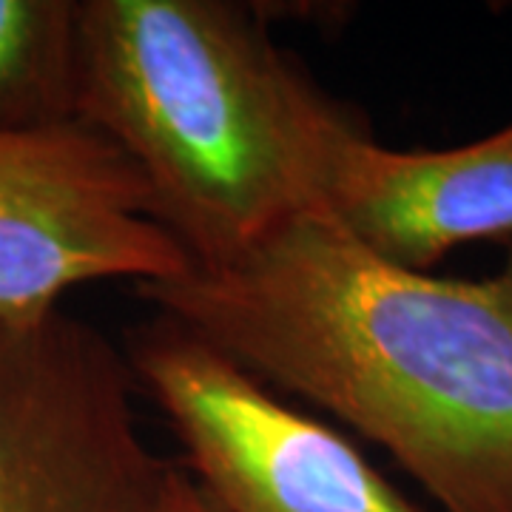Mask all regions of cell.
I'll return each instance as SVG.
<instances>
[{"label":"cell","instance_id":"3957f363","mask_svg":"<svg viewBox=\"0 0 512 512\" xmlns=\"http://www.w3.org/2000/svg\"><path fill=\"white\" fill-rule=\"evenodd\" d=\"M126 359L217 512H421L353 441L180 322L154 313Z\"/></svg>","mask_w":512,"mask_h":512},{"label":"cell","instance_id":"52a82bcc","mask_svg":"<svg viewBox=\"0 0 512 512\" xmlns=\"http://www.w3.org/2000/svg\"><path fill=\"white\" fill-rule=\"evenodd\" d=\"M80 0H0V126L74 120Z\"/></svg>","mask_w":512,"mask_h":512},{"label":"cell","instance_id":"8992f818","mask_svg":"<svg viewBox=\"0 0 512 512\" xmlns=\"http://www.w3.org/2000/svg\"><path fill=\"white\" fill-rule=\"evenodd\" d=\"M325 211L370 254L424 274L461 245L512 239V120L473 143L421 151L356 128L333 154Z\"/></svg>","mask_w":512,"mask_h":512},{"label":"cell","instance_id":"5b68a950","mask_svg":"<svg viewBox=\"0 0 512 512\" xmlns=\"http://www.w3.org/2000/svg\"><path fill=\"white\" fill-rule=\"evenodd\" d=\"M143 177L80 120L0 126V319L60 311L74 288H134L191 271Z\"/></svg>","mask_w":512,"mask_h":512},{"label":"cell","instance_id":"ba28073f","mask_svg":"<svg viewBox=\"0 0 512 512\" xmlns=\"http://www.w3.org/2000/svg\"><path fill=\"white\" fill-rule=\"evenodd\" d=\"M151 512H217L214 504L202 495V490L194 484V478L185 473L183 467L174 464L171 476L165 481L163 493L157 498Z\"/></svg>","mask_w":512,"mask_h":512},{"label":"cell","instance_id":"277c9868","mask_svg":"<svg viewBox=\"0 0 512 512\" xmlns=\"http://www.w3.org/2000/svg\"><path fill=\"white\" fill-rule=\"evenodd\" d=\"M126 350L72 313L0 319V512H151L174 464L140 433Z\"/></svg>","mask_w":512,"mask_h":512},{"label":"cell","instance_id":"6da1fadb","mask_svg":"<svg viewBox=\"0 0 512 512\" xmlns=\"http://www.w3.org/2000/svg\"><path fill=\"white\" fill-rule=\"evenodd\" d=\"M134 291L382 447L439 512H512V251L484 279L410 271L319 208Z\"/></svg>","mask_w":512,"mask_h":512},{"label":"cell","instance_id":"7a4b0ae2","mask_svg":"<svg viewBox=\"0 0 512 512\" xmlns=\"http://www.w3.org/2000/svg\"><path fill=\"white\" fill-rule=\"evenodd\" d=\"M74 120L126 154L154 217L220 268L325 208L359 123L228 0H80Z\"/></svg>","mask_w":512,"mask_h":512}]
</instances>
